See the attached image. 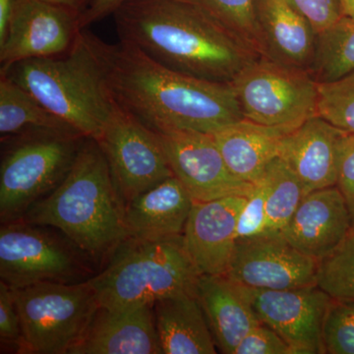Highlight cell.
I'll return each mask as SVG.
<instances>
[{"label": "cell", "mask_w": 354, "mask_h": 354, "mask_svg": "<svg viewBox=\"0 0 354 354\" xmlns=\"http://www.w3.org/2000/svg\"><path fill=\"white\" fill-rule=\"evenodd\" d=\"M81 36L114 104L153 131L216 132L244 120L230 83L212 82L169 68L138 48L109 44L88 30Z\"/></svg>", "instance_id": "obj_1"}, {"label": "cell", "mask_w": 354, "mask_h": 354, "mask_svg": "<svg viewBox=\"0 0 354 354\" xmlns=\"http://www.w3.org/2000/svg\"><path fill=\"white\" fill-rule=\"evenodd\" d=\"M113 16L120 41L212 82L232 83L260 57L196 0H127Z\"/></svg>", "instance_id": "obj_2"}, {"label": "cell", "mask_w": 354, "mask_h": 354, "mask_svg": "<svg viewBox=\"0 0 354 354\" xmlns=\"http://www.w3.org/2000/svg\"><path fill=\"white\" fill-rule=\"evenodd\" d=\"M124 216L106 158L95 139L86 138L62 183L20 220L57 228L97 263L127 239Z\"/></svg>", "instance_id": "obj_3"}, {"label": "cell", "mask_w": 354, "mask_h": 354, "mask_svg": "<svg viewBox=\"0 0 354 354\" xmlns=\"http://www.w3.org/2000/svg\"><path fill=\"white\" fill-rule=\"evenodd\" d=\"M201 274L183 234L162 239L127 237L88 281L100 306L124 309L177 295H196Z\"/></svg>", "instance_id": "obj_4"}, {"label": "cell", "mask_w": 354, "mask_h": 354, "mask_svg": "<svg viewBox=\"0 0 354 354\" xmlns=\"http://www.w3.org/2000/svg\"><path fill=\"white\" fill-rule=\"evenodd\" d=\"M1 76L24 88L83 136L95 140L101 136L113 102L81 31L68 53L23 60Z\"/></svg>", "instance_id": "obj_5"}, {"label": "cell", "mask_w": 354, "mask_h": 354, "mask_svg": "<svg viewBox=\"0 0 354 354\" xmlns=\"http://www.w3.org/2000/svg\"><path fill=\"white\" fill-rule=\"evenodd\" d=\"M82 135L34 134L1 139L0 221L20 220L62 183L75 162Z\"/></svg>", "instance_id": "obj_6"}, {"label": "cell", "mask_w": 354, "mask_h": 354, "mask_svg": "<svg viewBox=\"0 0 354 354\" xmlns=\"http://www.w3.org/2000/svg\"><path fill=\"white\" fill-rule=\"evenodd\" d=\"M12 290L22 326V354H68L100 307L88 279Z\"/></svg>", "instance_id": "obj_7"}, {"label": "cell", "mask_w": 354, "mask_h": 354, "mask_svg": "<svg viewBox=\"0 0 354 354\" xmlns=\"http://www.w3.org/2000/svg\"><path fill=\"white\" fill-rule=\"evenodd\" d=\"M92 261L57 228L23 220L1 223L0 281L11 288L84 281Z\"/></svg>", "instance_id": "obj_8"}, {"label": "cell", "mask_w": 354, "mask_h": 354, "mask_svg": "<svg viewBox=\"0 0 354 354\" xmlns=\"http://www.w3.org/2000/svg\"><path fill=\"white\" fill-rule=\"evenodd\" d=\"M244 120L293 130L317 115L318 82L309 71L260 57L232 83Z\"/></svg>", "instance_id": "obj_9"}, {"label": "cell", "mask_w": 354, "mask_h": 354, "mask_svg": "<svg viewBox=\"0 0 354 354\" xmlns=\"http://www.w3.org/2000/svg\"><path fill=\"white\" fill-rule=\"evenodd\" d=\"M95 141L125 205L174 176L158 133L114 102L101 136Z\"/></svg>", "instance_id": "obj_10"}, {"label": "cell", "mask_w": 354, "mask_h": 354, "mask_svg": "<svg viewBox=\"0 0 354 354\" xmlns=\"http://www.w3.org/2000/svg\"><path fill=\"white\" fill-rule=\"evenodd\" d=\"M156 132L174 176L194 201L250 195L254 184L244 183L230 171L213 135L185 129Z\"/></svg>", "instance_id": "obj_11"}, {"label": "cell", "mask_w": 354, "mask_h": 354, "mask_svg": "<svg viewBox=\"0 0 354 354\" xmlns=\"http://www.w3.org/2000/svg\"><path fill=\"white\" fill-rule=\"evenodd\" d=\"M241 288L258 319L281 335L293 354L325 353L323 326L333 298L322 288L317 285L290 290Z\"/></svg>", "instance_id": "obj_12"}, {"label": "cell", "mask_w": 354, "mask_h": 354, "mask_svg": "<svg viewBox=\"0 0 354 354\" xmlns=\"http://www.w3.org/2000/svg\"><path fill=\"white\" fill-rule=\"evenodd\" d=\"M81 30L76 11L44 0H15L6 38L0 44V72L23 60L68 53Z\"/></svg>", "instance_id": "obj_13"}, {"label": "cell", "mask_w": 354, "mask_h": 354, "mask_svg": "<svg viewBox=\"0 0 354 354\" xmlns=\"http://www.w3.org/2000/svg\"><path fill=\"white\" fill-rule=\"evenodd\" d=\"M318 261L300 252L285 237L265 234L237 241L227 278L256 290H290L317 285Z\"/></svg>", "instance_id": "obj_14"}, {"label": "cell", "mask_w": 354, "mask_h": 354, "mask_svg": "<svg viewBox=\"0 0 354 354\" xmlns=\"http://www.w3.org/2000/svg\"><path fill=\"white\" fill-rule=\"evenodd\" d=\"M246 196L194 201L183 239L201 274L227 276L236 243L239 216Z\"/></svg>", "instance_id": "obj_15"}, {"label": "cell", "mask_w": 354, "mask_h": 354, "mask_svg": "<svg viewBox=\"0 0 354 354\" xmlns=\"http://www.w3.org/2000/svg\"><path fill=\"white\" fill-rule=\"evenodd\" d=\"M351 227L348 207L335 185L307 193L281 234L319 262L344 241Z\"/></svg>", "instance_id": "obj_16"}, {"label": "cell", "mask_w": 354, "mask_h": 354, "mask_svg": "<svg viewBox=\"0 0 354 354\" xmlns=\"http://www.w3.org/2000/svg\"><path fill=\"white\" fill-rule=\"evenodd\" d=\"M346 132L315 115L283 137L279 158L297 176L306 193L335 185Z\"/></svg>", "instance_id": "obj_17"}, {"label": "cell", "mask_w": 354, "mask_h": 354, "mask_svg": "<svg viewBox=\"0 0 354 354\" xmlns=\"http://www.w3.org/2000/svg\"><path fill=\"white\" fill-rule=\"evenodd\" d=\"M162 354L153 305L100 306L68 354Z\"/></svg>", "instance_id": "obj_18"}, {"label": "cell", "mask_w": 354, "mask_h": 354, "mask_svg": "<svg viewBox=\"0 0 354 354\" xmlns=\"http://www.w3.org/2000/svg\"><path fill=\"white\" fill-rule=\"evenodd\" d=\"M194 200L176 176L125 205L127 237L162 239L183 234Z\"/></svg>", "instance_id": "obj_19"}, {"label": "cell", "mask_w": 354, "mask_h": 354, "mask_svg": "<svg viewBox=\"0 0 354 354\" xmlns=\"http://www.w3.org/2000/svg\"><path fill=\"white\" fill-rule=\"evenodd\" d=\"M218 351L234 354L249 330L262 323L244 295L241 286L227 276L202 274L196 288Z\"/></svg>", "instance_id": "obj_20"}, {"label": "cell", "mask_w": 354, "mask_h": 354, "mask_svg": "<svg viewBox=\"0 0 354 354\" xmlns=\"http://www.w3.org/2000/svg\"><path fill=\"white\" fill-rule=\"evenodd\" d=\"M265 57L310 72L317 34L288 0H256Z\"/></svg>", "instance_id": "obj_21"}, {"label": "cell", "mask_w": 354, "mask_h": 354, "mask_svg": "<svg viewBox=\"0 0 354 354\" xmlns=\"http://www.w3.org/2000/svg\"><path fill=\"white\" fill-rule=\"evenodd\" d=\"M291 130L242 120L212 133L230 171L247 183H255L274 158Z\"/></svg>", "instance_id": "obj_22"}, {"label": "cell", "mask_w": 354, "mask_h": 354, "mask_svg": "<svg viewBox=\"0 0 354 354\" xmlns=\"http://www.w3.org/2000/svg\"><path fill=\"white\" fill-rule=\"evenodd\" d=\"M162 354H215V339L196 295H183L153 305Z\"/></svg>", "instance_id": "obj_23"}, {"label": "cell", "mask_w": 354, "mask_h": 354, "mask_svg": "<svg viewBox=\"0 0 354 354\" xmlns=\"http://www.w3.org/2000/svg\"><path fill=\"white\" fill-rule=\"evenodd\" d=\"M0 134L1 139L34 134L82 135L6 76L0 79Z\"/></svg>", "instance_id": "obj_24"}, {"label": "cell", "mask_w": 354, "mask_h": 354, "mask_svg": "<svg viewBox=\"0 0 354 354\" xmlns=\"http://www.w3.org/2000/svg\"><path fill=\"white\" fill-rule=\"evenodd\" d=\"M260 180L266 193L265 234H281L307 194L306 191L297 176L279 158H274L266 167Z\"/></svg>", "instance_id": "obj_25"}, {"label": "cell", "mask_w": 354, "mask_h": 354, "mask_svg": "<svg viewBox=\"0 0 354 354\" xmlns=\"http://www.w3.org/2000/svg\"><path fill=\"white\" fill-rule=\"evenodd\" d=\"M354 70V20L342 17L317 35L310 73L318 83L330 82Z\"/></svg>", "instance_id": "obj_26"}, {"label": "cell", "mask_w": 354, "mask_h": 354, "mask_svg": "<svg viewBox=\"0 0 354 354\" xmlns=\"http://www.w3.org/2000/svg\"><path fill=\"white\" fill-rule=\"evenodd\" d=\"M317 286L334 299L354 300V227L330 255L319 261Z\"/></svg>", "instance_id": "obj_27"}, {"label": "cell", "mask_w": 354, "mask_h": 354, "mask_svg": "<svg viewBox=\"0 0 354 354\" xmlns=\"http://www.w3.org/2000/svg\"><path fill=\"white\" fill-rule=\"evenodd\" d=\"M221 24L265 57L264 43L256 11V0H196Z\"/></svg>", "instance_id": "obj_28"}, {"label": "cell", "mask_w": 354, "mask_h": 354, "mask_svg": "<svg viewBox=\"0 0 354 354\" xmlns=\"http://www.w3.org/2000/svg\"><path fill=\"white\" fill-rule=\"evenodd\" d=\"M317 115L354 133V70L337 80L318 83Z\"/></svg>", "instance_id": "obj_29"}, {"label": "cell", "mask_w": 354, "mask_h": 354, "mask_svg": "<svg viewBox=\"0 0 354 354\" xmlns=\"http://www.w3.org/2000/svg\"><path fill=\"white\" fill-rule=\"evenodd\" d=\"M324 351L328 354H354V300L330 302L323 326Z\"/></svg>", "instance_id": "obj_30"}, {"label": "cell", "mask_w": 354, "mask_h": 354, "mask_svg": "<svg viewBox=\"0 0 354 354\" xmlns=\"http://www.w3.org/2000/svg\"><path fill=\"white\" fill-rule=\"evenodd\" d=\"M253 189L247 197L245 205L239 216L236 241L264 235L267 225L266 193L262 181L253 183Z\"/></svg>", "instance_id": "obj_31"}, {"label": "cell", "mask_w": 354, "mask_h": 354, "mask_svg": "<svg viewBox=\"0 0 354 354\" xmlns=\"http://www.w3.org/2000/svg\"><path fill=\"white\" fill-rule=\"evenodd\" d=\"M0 342L1 349L22 354L23 332L13 290L0 281Z\"/></svg>", "instance_id": "obj_32"}, {"label": "cell", "mask_w": 354, "mask_h": 354, "mask_svg": "<svg viewBox=\"0 0 354 354\" xmlns=\"http://www.w3.org/2000/svg\"><path fill=\"white\" fill-rule=\"evenodd\" d=\"M234 354H293L288 342L264 323L249 330Z\"/></svg>", "instance_id": "obj_33"}, {"label": "cell", "mask_w": 354, "mask_h": 354, "mask_svg": "<svg viewBox=\"0 0 354 354\" xmlns=\"http://www.w3.org/2000/svg\"><path fill=\"white\" fill-rule=\"evenodd\" d=\"M288 2L308 21L317 35L344 17L339 0H288Z\"/></svg>", "instance_id": "obj_34"}, {"label": "cell", "mask_w": 354, "mask_h": 354, "mask_svg": "<svg viewBox=\"0 0 354 354\" xmlns=\"http://www.w3.org/2000/svg\"><path fill=\"white\" fill-rule=\"evenodd\" d=\"M335 186L344 197L354 227V133L346 132L342 138Z\"/></svg>", "instance_id": "obj_35"}, {"label": "cell", "mask_w": 354, "mask_h": 354, "mask_svg": "<svg viewBox=\"0 0 354 354\" xmlns=\"http://www.w3.org/2000/svg\"><path fill=\"white\" fill-rule=\"evenodd\" d=\"M125 1L127 0H91L87 8L80 15L81 29H86L88 25L113 15Z\"/></svg>", "instance_id": "obj_36"}, {"label": "cell", "mask_w": 354, "mask_h": 354, "mask_svg": "<svg viewBox=\"0 0 354 354\" xmlns=\"http://www.w3.org/2000/svg\"><path fill=\"white\" fill-rule=\"evenodd\" d=\"M15 0H0V44L6 38Z\"/></svg>", "instance_id": "obj_37"}, {"label": "cell", "mask_w": 354, "mask_h": 354, "mask_svg": "<svg viewBox=\"0 0 354 354\" xmlns=\"http://www.w3.org/2000/svg\"><path fill=\"white\" fill-rule=\"evenodd\" d=\"M44 1L71 9V10L80 13L81 15V13L87 8L91 0H44Z\"/></svg>", "instance_id": "obj_38"}, {"label": "cell", "mask_w": 354, "mask_h": 354, "mask_svg": "<svg viewBox=\"0 0 354 354\" xmlns=\"http://www.w3.org/2000/svg\"><path fill=\"white\" fill-rule=\"evenodd\" d=\"M344 17L354 20V0H339Z\"/></svg>", "instance_id": "obj_39"}]
</instances>
